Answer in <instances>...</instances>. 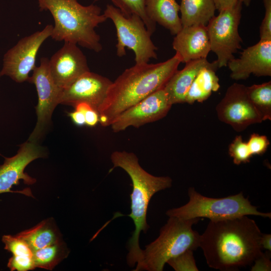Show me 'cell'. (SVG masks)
<instances>
[{
  "label": "cell",
  "mask_w": 271,
  "mask_h": 271,
  "mask_svg": "<svg viewBox=\"0 0 271 271\" xmlns=\"http://www.w3.org/2000/svg\"><path fill=\"white\" fill-rule=\"evenodd\" d=\"M103 14L112 21L116 29L118 57L124 56L125 48H128L134 53L136 64L148 63L151 59H157V48L151 39L152 34L139 16H125L118 9L110 4L106 5Z\"/></svg>",
  "instance_id": "52a82bcc"
},
{
  "label": "cell",
  "mask_w": 271,
  "mask_h": 271,
  "mask_svg": "<svg viewBox=\"0 0 271 271\" xmlns=\"http://www.w3.org/2000/svg\"><path fill=\"white\" fill-rule=\"evenodd\" d=\"M242 3L239 0L233 7L219 12L206 26L211 51L216 55L218 68L226 67L235 58L234 54L241 48L242 39L238 32Z\"/></svg>",
  "instance_id": "ba28073f"
},
{
  "label": "cell",
  "mask_w": 271,
  "mask_h": 271,
  "mask_svg": "<svg viewBox=\"0 0 271 271\" xmlns=\"http://www.w3.org/2000/svg\"><path fill=\"white\" fill-rule=\"evenodd\" d=\"M85 124L93 127L99 122V115L98 112L93 107H90L84 113Z\"/></svg>",
  "instance_id": "1f68e13d"
},
{
  "label": "cell",
  "mask_w": 271,
  "mask_h": 271,
  "mask_svg": "<svg viewBox=\"0 0 271 271\" xmlns=\"http://www.w3.org/2000/svg\"><path fill=\"white\" fill-rule=\"evenodd\" d=\"M216 111L220 121L237 132L262 122L247 96L246 86L241 84L234 83L228 87Z\"/></svg>",
  "instance_id": "8fae6325"
},
{
  "label": "cell",
  "mask_w": 271,
  "mask_h": 271,
  "mask_svg": "<svg viewBox=\"0 0 271 271\" xmlns=\"http://www.w3.org/2000/svg\"><path fill=\"white\" fill-rule=\"evenodd\" d=\"M228 154L232 158L234 164L237 165L249 163L252 157L246 142L243 141L241 136H236L230 143Z\"/></svg>",
  "instance_id": "4316f807"
},
{
  "label": "cell",
  "mask_w": 271,
  "mask_h": 271,
  "mask_svg": "<svg viewBox=\"0 0 271 271\" xmlns=\"http://www.w3.org/2000/svg\"><path fill=\"white\" fill-rule=\"evenodd\" d=\"M176 271H198L193 250H188L170 259L167 262Z\"/></svg>",
  "instance_id": "83f0119b"
},
{
  "label": "cell",
  "mask_w": 271,
  "mask_h": 271,
  "mask_svg": "<svg viewBox=\"0 0 271 271\" xmlns=\"http://www.w3.org/2000/svg\"><path fill=\"white\" fill-rule=\"evenodd\" d=\"M246 143L252 156L263 155L266 152L270 145V142L266 136L256 133H252L250 136Z\"/></svg>",
  "instance_id": "f1b7e54d"
},
{
  "label": "cell",
  "mask_w": 271,
  "mask_h": 271,
  "mask_svg": "<svg viewBox=\"0 0 271 271\" xmlns=\"http://www.w3.org/2000/svg\"><path fill=\"white\" fill-rule=\"evenodd\" d=\"M112 81L90 71L85 72L62 90L59 104L72 105L80 102L90 104L97 112Z\"/></svg>",
  "instance_id": "5bb4252c"
},
{
  "label": "cell",
  "mask_w": 271,
  "mask_h": 271,
  "mask_svg": "<svg viewBox=\"0 0 271 271\" xmlns=\"http://www.w3.org/2000/svg\"><path fill=\"white\" fill-rule=\"evenodd\" d=\"M230 77L235 80H245L251 74L258 77L271 76V39L260 40L248 47L238 58H233L227 65Z\"/></svg>",
  "instance_id": "2e32d148"
},
{
  "label": "cell",
  "mask_w": 271,
  "mask_h": 271,
  "mask_svg": "<svg viewBox=\"0 0 271 271\" xmlns=\"http://www.w3.org/2000/svg\"><path fill=\"white\" fill-rule=\"evenodd\" d=\"M114 168L119 167L129 175L132 183L130 195L131 212L127 216L133 221L135 228L127 242V264L133 267L140 259L143 249L140 246L141 232L147 233L149 225L147 214L151 199L157 192L170 188L172 180L168 176H155L145 171L140 165L139 159L133 153L114 151L110 156Z\"/></svg>",
  "instance_id": "3957f363"
},
{
  "label": "cell",
  "mask_w": 271,
  "mask_h": 271,
  "mask_svg": "<svg viewBox=\"0 0 271 271\" xmlns=\"http://www.w3.org/2000/svg\"><path fill=\"white\" fill-rule=\"evenodd\" d=\"M181 63L176 53L162 62L135 64L126 69L112 82L98 110L101 125L110 126L125 110L163 88Z\"/></svg>",
  "instance_id": "7a4b0ae2"
},
{
  "label": "cell",
  "mask_w": 271,
  "mask_h": 271,
  "mask_svg": "<svg viewBox=\"0 0 271 271\" xmlns=\"http://www.w3.org/2000/svg\"><path fill=\"white\" fill-rule=\"evenodd\" d=\"M242 4L245 5L246 7H248L250 5L251 0H240Z\"/></svg>",
  "instance_id": "d590c367"
},
{
  "label": "cell",
  "mask_w": 271,
  "mask_h": 271,
  "mask_svg": "<svg viewBox=\"0 0 271 271\" xmlns=\"http://www.w3.org/2000/svg\"><path fill=\"white\" fill-rule=\"evenodd\" d=\"M172 46L181 63L207 58L211 47L206 26L183 27L175 35Z\"/></svg>",
  "instance_id": "e0dca14e"
},
{
  "label": "cell",
  "mask_w": 271,
  "mask_h": 271,
  "mask_svg": "<svg viewBox=\"0 0 271 271\" xmlns=\"http://www.w3.org/2000/svg\"><path fill=\"white\" fill-rule=\"evenodd\" d=\"M271 235L270 234L262 233L260 239V245L262 249H266L267 251L271 250Z\"/></svg>",
  "instance_id": "e575fe53"
},
{
  "label": "cell",
  "mask_w": 271,
  "mask_h": 271,
  "mask_svg": "<svg viewBox=\"0 0 271 271\" xmlns=\"http://www.w3.org/2000/svg\"><path fill=\"white\" fill-rule=\"evenodd\" d=\"M69 251L66 244L61 241L44 248L33 250L35 267L52 270L67 257Z\"/></svg>",
  "instance_id": "cb8c5ba5"
},
{
  "label": "cell",
  "mask_w": 271,
  "mask_h": 271,
  "mask_svg": "<svg viewBox=\"0 0 271 271\" xmlns=\"http://www.w3.org/2000/svg\"><path fill=\"white\" fill-rule=\"evenodd\" d=\"M28 81L35 85L38 97L35 107L37 121L28 141L38 142L50 123L62 89L54 82L49 68V59L46 57L41 58L40 65L33 70Z\"/></svg>",
  "instance_id": "30bf717a"
},
{
  "label": "cell",
  "mask_w": 271,
  "mask_h": 271,
  "mask_svg": "<svg viewBox=\"0 0 271 271\" xmlns=\"http://www.w3.org/2000/svg\"><path fill=\"white\" fill-rule=\"evenodd\" d=\"M189 201L186 204L168 210L169 217L183 219L207 218L210 221L234 218L244 215H255L271 218L270 212L257 210L242 192L223 198H214L202 195L193 187L188 189Z\"/></svg>",
  "instance_id": "8992f818"
},
{
  "label": "cell",
  "mask_w": 271,
  "mask_h": 271,
  "mask_svg": "<svg viewBox=\"0 0 271 271\" xmlns=\"http://www.w3.org/2000/svg\"><path fill=\"white\" fill-rule=\"evenodd\" d=\"M37 1L40 11H49L53 18L52 39L75 43L95 52L102 50L95 28L107 19L99 6H83L77 0Z\"/></svg>",
  "instance_id": "277c9868"
},
{
  "label": "cell",
  "mask_w": 271,
  "mask_h": 271,
  "mask_svg": "<svg viewBox=\"0 0 271 271\" xmlns=\"http://www.w3.org/2000/svg\"><path fill=\"white\" fill-rule=\"evenodd\" d=\"M262 233L255 221L244 215L210 221L200 245L208 265L221 271L250 266L262 253Z\"/></svg>",
  "instance_id": "6da1fadb"
},
{
  "label": "cell",
  "mask_w": 271,
  "mask_h": 271,
  "mask_svg": "<svg viewBox=\"0 0 271 271\" xmlns=\"http://www.w3.org/2000/svg\"><path fill=\"white\" fill-rule=\"evenodd\" d=\"M239 0H214L216 10L219 12L235 5Z\"/></svg>",
  "instance_id": "836d02e7"
},
{
  "label": "cell",
  "mask_w": 271,
  "mask_h": 271,
  "mask_svg": "<svg viewBox=\"0 0 271 271\" xmlns=\"http://www.w3.org/2000/svg\"><path fill=\"white\" fill-rule=\"evenodd\" d=\"M251 270H270V255L268 252L262 253L254 261Z\"/></svg>",
  "instance_id": "4dcf8cb0"
},
{
  "label": "cell",
  "mask_w": 271,
  "mask_h": 271,
  "mask_svg": "<svg viewBox=\"0 0 271 271\" xmlns=\"http://www.w3.org/2000/svg\"><path fill=\"white\" fill-rule=\"evenodd\" d=\"M180 70H176L164 86L170 103H185L187 94L200 70L210 64L207 58L187 62Z\"/></svg>",
  "instance_id": "ac0fdd59"
},
{
  "label": "cell",
  "mask_w": 271,
  "mask_h": 271,
  "mask_svg": "<svg viewBox=\"0 0 271 271\" xmlns=\"http://www.w3.org/2000/svg\"><path fill=\"white\" fill-rule=\"evenodd\" d=\"M247 96L262 121L271 120V81L246 86Z\"/></svg>",
  "instance_id": "d4e9b609"
},
{
  "label": "cell",
  "mask_w": 271,
  "mask_h": 271,
  "mask_svg": "<svg viewBox=\"0 0 271 271\" xmlns=\"http://www.w3.org/2000/svg\"><path fill=\"white\" fill-rule=\"evenodd\" d=\"M214 0H181L180 12L182 27L206 26L215 16Z\"/></svg>",
  "instance_id": "7402d4cb"
},
{
  "label": "cell",
  "mask_w": 271,
  "mask_h": 271,
  "mask_svg": "<svg viewBox=\"0 0 271 271\" xmlns=\"http://www.w3.org/2000/svg\"><path fill=\"white\" fill-rule=\"evenodd\" d=\"M49 68L54 82L62 89L90 71L87 58L78 45L67 42L49 59Z\"/></svg>",
  "instance_id": "9a60e30c"
},
{
  "label": "cell",
  "mask_w": 271,
  "mask_h": 271,
  "mask_svg": "<svg viewBox=\"0 0 271 271\" xmlns=\"http://www.w3.org/2000/svg\"><path fill=\"white\" fill-rule=\"evenodd\" d=\"M146 12L150 19L176 35L182 28L176 0H146Z\"/></svg>",
  "instance_id": "d6986e66"
},
{
  "label": "cell",
  "mask_w": 271,
  "mask_h": 271,
  "mask_svg": "<svg viewBox=\"0 0 271 271\" xmlns=\"http://www.w3.org/2000/svg\"><path fill=\"white\" fill-rule=\"evenodd\" d=\"M264 16L259 28L260 40L271 39V0H262Z\"/></svg>",
  "instance_id": "f546056e"
},
{
  "label": "cell",
  "mask_w": 271,
  "mask_h": 271,
  "mask_svg": "<svg viewBox=\"0 0 271 271\" xmlns=\"http://www.w3.org/2000/svg\"><path fill=\"white\" fill-rule=\"evenodd\" d=\"M157 238L146 245L134 271H162L165 264L188 250L199 247L200 235L193 229L199 218L183 219L169 217Z\"/></svg>",
  "instance_id": "5b68a950"
},
{
  "label": "cell",
  "mask_w": 271,
  "mask_h": 271,
  "mask_svg": "<svg viewBox=\"0 0 271 271\" xmlns=\"http://www.w3.org/2000/svg\"><path fill=\"white\" fill-rule=\"evenodd\" d=\"M5 249L12 253L7 266L12 271H28L35 269L33 250L22 238L16 235L2 237Z\"/></svg>",
  "instance_id": "44dd1931"
},
{
  "label": "cell",
  "mask_w": 271,
  "mask_h": 271,
  "mask_svg": "<svg viewBox=\"0 0 271 271\" xmlns=\"http://www.w3.org/2000/svg\"><path fill=\"white\" fill-rule=\"evenodd\" d=\"M96 2L101 0H92ZM113 6L126 17L132 15L139 16L144 22L148 31L152 35L156 30V24L151 21L146 12V0H110Z\"/></svg>",
  "instance_id": "484cf974"
},
{
  "label": "cell",
  "mask_w": 271,
  "mask_h": 271,
  "mask_svg": "<svg viewBox=\"0 0 271 271\" xmlns=\"http://www.w3.org/2000/svg\"><path fill=\"white\" fill-rule=\"evenodd\" d=\"M172 106L163 87L125 110L110 126L114 132L124 130L131 126L139 128L164 118Z\"/></svg>",
  "instance_id": "4fadbf2b"
},
{
  "label": "cell",
  "mask_w": 271,
  "mask_h": 271,
  "mask_svg": "<svg viewBox=\"0 0 271 271\" xmlns=\"http://www.w3.org/2000/svg\"><path fill=\"white\" fill-rule=\"evenodd\" d=\"M68 115L73 123L77 126H81L85 124V116L83 113L75 110L73 112H69Z\"/></svg>",
  "instance_id": "d6a6232c"
},
{
  "label": "cell",
  "mask_w": 271,
  "mask_h": 271,
  "mask_svg": "<svg viewBox=\"0 0 271 271\" xmlns=\"http://www.w3.org/2000/svg\"><path fill=\"white\" fill-rule=\"evenodd\" d=\"M53 26L47 25L41 31L21 39L8 50L3 57L0 77L8 76L17 83L28 81L29 74L35 68L40 48L51 37Z\"/></svg>",
  "instance_id": "9c48e42d"
},
{
  "label": "cell",
  "mask_w": 271,
  "mask_h": 271,
  "mask_svg": "<svg viewBox=\"0 0 271 271\" xmlns=\"http://www.w3.org/2000/svg\"><path fill=\"white\" fill-rule=\"evenodd\" d=\"M45 156L43 149L37 142L27 141L20 146L16 155L10 158L5 157L4 163L0 165V194L18 193L34 197L29 188L20 191L11 189L13 186L19 185L20 180L26 184H34L36 180L25 173V169L33 161Z\"/></svg>",
  "instance_id": "7c38bea8"
},
{
  "label": "cell",
  "mask_w": 271,
  "mask_h": 271,
  "mask_svg": "<svg viewBox=\"0 0 271 271\" xmlns=\"http://www.w3.org/2000/svg\"><path fill=\"white\" fill-rule=\"evenodd\" d=\"M218 68L215 60L200 70L187 94L185 103L192 104L195 102H202L207 100L212 92L218 90L220 84L216 73Z\"/></svg>",
  "instance_id": "ffe728a7"
},
{
  "label": "cell",
  "mask_w": 271,
  "mask_h": 271,
  "mask_svg": "<svg viewBox=\"0 0 271 271\" xmlns=\"http://www.w3.org/2000/svg\"><path fill=\"white\" fill-rule=\"evenodd\" d=\"M33 250L41 249L62 241L60 233L51 218L43 220L34 227L16 234Z\"/></svg>",
  "instance_id": "603a6c76"
}]
</instances>
